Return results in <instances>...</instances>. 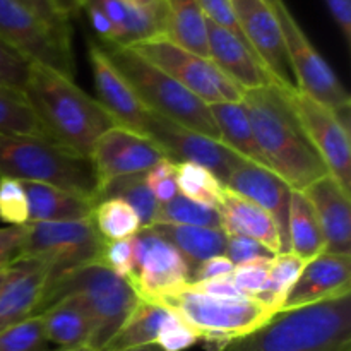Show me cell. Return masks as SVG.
I'll list each match as a JSON object with an SVG mask.
<instances>
[{
    "label": "cell",
    "mask_w": 351,
    "mask_h": 351,
    "mask_svg": "<svg viewBox=\"0 0 351 351\" xmlns=\"http://www.w3.org/2000/svg\"><path fill=\"white\" fill-rule=\"evenodd\" d=\"M144 136L156 141L175 163H194L211 171L223 185L233 168L243 160L226 147L221 141L187 129L147 110Z\"/></svg>",
    "instance_id": "5bb4252c"
},
{
    "label": "cell",
    "mask_w": 351,
    "mask_h": 351,
    "mask_svg": "<svg viewBox=\"0 0 351 351\" xmlns=\"http://www.w3.org/2000/svg\"><path fill=\"white\" fill-rule=\"evenodd\" d=\"M295 113L311 139L312 146L324 161L329 175L351 195V141L350 129L341 123L336 112L315 101L298 89H288Z\"/></svg>",
    "instance_id": "4fadbf2b"
},
{
    "label": "cell",
    "mask_w": 351,
    "mask_h": 351,
    "mask_svg": "<svg viewBox=\"0 0 351 351\" xmlns=\"http://www.w3.org/2000/svg\"><path fill=\"white\" fill-rule=\"evenodd\" d=\"M264 2H266L269 7H274L278 2H280V0H264Z\"/></svg>",
    "instance_id": "91938a15"
},
{
    "label": "cell",
    "mask_w": 351,
    "mask_h": 351,
    "mask_svg": "<svg viewBox=\"0 0 351 351\" xmlns=\"http://www.w3.org/2000/svg\"><path fill=\"white\" fill-rule=\"evenodd\" d=\"M27 221H75L91 218L95 202L77 194L36 182H23Z\"/></svg>",
    "instance_id": "484cf974"
},
{
    "label": "cell",
    "mask_w": 351,
    "mask_h": 351,
    "mask_svg": "<svg viewBox=\"0 0 351 351\" xmlns=\"http://www.w3.org/2000/svg\"><path fill=\"white\" fill-rule=\"evenodd\" d=\"M208 48L209 58L243 91L274 82L256 53L242 40L209 21Z\"/></svg>",
    "instance_id": "603a6c76"
},
{
    "label": "cell",
    "mask_w": 351,
    "mask_h": 351,
    "mask_svg": "<svg viewBox=\"0 0 351 351\" xmlns=\"http://www.w3.org/2000/svg\"><path fill=\"white\" fill-rule=\"evenodd\" d=\"M242 105L264 163L283 178L291 191H304L329 175L295 113L288 89L278 82L245 89Z\"/></svg>",
    "instance_id": "6da1fadb"
},
{
    "label": "cell",
    "mask_w": 351,
    "mask_h": 351,
    "mask_svg": "<svg viewBox=\"0 0 351 351\" xmlns=\"http://www.w3.org/2000/svg\"><path fill=\"white\" fill-rule=\"evenodd\" d=\"M19 2H23V3H24V5H26V7H29V9H31V10H33V12H34V7H33V0H19ZM34 14H36V12H34Z\"/></svg>",
    "instance_id": "6f0895ef"
},
{
    "label": "cell",
    "mask_w": 351,
    "mask_h": 351,
    "mask_svg": "<svg viewBox=\"0 0 351 351\" xmlns=\"http://www.w3.org/2000/svg\"><path fill=\"white\" fill-rule=\"evenodd\" d=\"M0 40L33 64L74 79L71 33L51 27L19 0H0Z\"/></svg>",
    "instance_id": "30bf717a"
},
{
    "label": "cell",
    "mask_w": 351,
    "mask_h": 351,
    "mask_svg": "<svg viewBox=\"0 0 351 351\" xmlns=\"http://www.w3.org/2000/svg\"><path fill=\"white\" fill-rule=\"evenodd\" d=\"M75 7H93L105 16L113 31V45L132 47L141 41L165 36L167 3L144 7L127 0H74Z\"/></svg>",
    "instance_id": "7402d4cb"
},
{
    "label": "cell",
    "mask_w": 351,
    "mask_h": 351,
    "mask_svg": "<svg viewBox=\"0 0 351 351\" xmlns=\"http://www.w3.org/2000/svg\"><path fill=\"white\" fill-rule=\"evenodd\" d=\"M89 158L99 178V187L113 178L144 175L161 160H171L156 141L120 125H113L98 137Z\"/></svg>",
    "instance_id": "9a60e30c"
},
{
    "label": "cell",
    "mask_w": 351,
    "mask_h": 351,
    "mask_svg": "<svg viewBox=\"0 0 351 351\" xmlns=\"http://www.w3.org/2000/svg\"><path fill=\"white\" fill-rule=\"evenodd\" d=\"M233 269H235V266L226 256L211 257V259H206L204 263L195 267L194 273L191 274V283L189 285L213 280H226V278H232Z\"/></svg>",
    "instance_id": "c3c4849f"
},
{
    "label": "cell",
    "mask_w": 351,
    "mask_h": 351,
    "mask_svg": "<svg viewBox=\"0 0 351 351\" xmlns=\"http://www.w3.org/2000/svg\"><path fill=\"white\" fill-rule=\"evenodd\" d=\"M165 38L195 55L209 58L208 19L197 0H165Z\"/></svg>",
    "instance_id": "f1b7e54d"
},
{
    "label": "cell",
    "mask_w": 351,
    "mask_h": 351,
    "mask_svg": "<svg viewBox=\"0 0 351 351\" xmlns=\"http://www.w3.org/2000/svg\"><path fill=\"white\" fill-rule=\"evenodd\" d=\"M50 351H95L89 346H82V348H74V350H50Z\"/></svg>",
    "instance_id": "9f6ffc18"
},
{
    "label": "cell",
    "mask_w": 351,
    "mask_h": 351,
    "mask_svg": "<svg viewBox=\"0 0 351 351\" xmlns=\"http://www.w3.org/2000/svg\"><path fill=\"white\" fill-rule=\"evenodd\" d=\"M91 219L105 242L132 239L141 230L136 211L120 199H101L96 202Z\"/></svg>",
    "instance_id": "e575fe53"
},
{
    "label": "cell",
    "mask_w": 351,
    "mask_h": 351,
    "mask_svg": "<svg viewBox=\"0 0 351 351\" xmlns=\"http://www.w3.org/2000/svg\"><path fill=\"white\" fill-rule=\"evenodd\" d=\"M0 134L50 139L23 91L0 84Z\"/></svg>",
    "instance_id": "836d02e7"
},
{
    "label": "cell",
    "mask_w": 351,
    "mask_h": 351,
    "mask_svg": "<svg viewBox=\"0 0 351 351\" xmlns=\"http://www.w3.org/2000/svg\"><path fill=\"white\" fill-rule=\"evenodd\" d=\"M147 228L153 230L156 235L171 243L182 254L191 274L206 259L225 256L226 235L221 228L171 225V223H153Z\"/></svg>",
    "instance_id": "4316f807"
},
{
    "label": "cell",
    "mask_w": 351,
    "mask_h": 351,
    "mask_svg": "<svg viewBox=\"0 0 351 351\" xmlns=\"http://www.w3.org/2000/svg\"><path fill=\"white\" fill-rule=\"evenodd\" d=\"M232 5L247 45L252 48L273 81L285 89H297L283 31L273 7L264 0H232Z\"/></svg>",
    "instance_id": "2e32d148"
},
{
    "label": "cell",
    "mask_w": 351,
    "mask_h": 351,
    "mask_svg": "<svg viewBox=\"0 0 351 351\" xmlns=\"http://www.w3.org/2000/svg\"><path fill=\"white\" fill-rule=\"evenodd\" d=\"M127 2L139 3V5H144V7H161V5H165V0H127Z\"/></svg>",
    "instance_id": "f5cc1de1"
},
{
    "label": "cell",
    "mask_w": 351,
    "mask_h": 351,
    "mask_svg": "<svg viewBox=\"0 0 351 351\" xmlns=\"http://www.w3.org/2000/svg\"><path fill=\"white\" fill-rule=\"evenodd\" d=\"M0 221L9 226L27 223V199L23 182L0 177Z\"/></svg>",
    "instance_id": "f35d334b"
},
{
    "label": "cell",
    "mask_w": 351,
    "mask_h": 351,
    "mask_svg": "<svg viewBox=\"0 0 351 351\" xmlns=\"http://www.w3.org/2000/svg\"><path fill=\"white\" fill-rule=\"evenodd\" d=\"M122 351H165V350H161L158 345H147V346H139V348H129Z\"/></svg>",
    "instance_id": "db71d44e"
},
{
    "label": "cell",
    "mask_w": 351,
    "mask_h": 351,
    "mask_svg": "<svg viewBox=\"0 0 351 351\" xmlns=\"http://www.w3.org/2000/svg\"><path fill=\"white\" fill-rule=\"evenodd\" d=\"M23 240V226H5V228H0V269L10 266L14 261L19 259Z\"/></svg>",
    "instance_id": "681fc988"
},
{
    "label": "cell",
    "mask_w": 351,
    "mask_h": 351,
    "mask_svg": "<svg viewBox=\"0 0 351 351\" xmlns=\"http://www.w3.org/2000/svg\"><path fill=\"white\" fill-rule=\"evenodd\" d=\"M225 256L233 263V266L254 259H273L274 254L257 240L240 235H226Z\"/></svg>",
    "instance_id": "f6af8a7d"
},
{
    "label": "cell",
    "mask_w": 351,
    "mask_h": 351,
    "mask_svg": "<svg viewBox=\"0 0 351 351\" xmlns=\"http://www.w3.org/2000/svg\"><path fill=\"white\" fill-rule=\"evenodd\" d=\"M175 177H177L178 192L184 197L211 208L219 204L223 184L209 170L199 165L180 161L175 167Z\"/></svg>",
    "instance_id": "d590c367"
},
{
    "label": "cell",
    "mask_w": 351,
    "mask_h": 351,
    "mask_svg": "<svg viewBox=\"0 0 351 351\" xmlns=\"http://www.w3.org/2000/svg\"><path fill=\"white\" fill-rule=\"evenodd\" d=\"M99 47L106 53L120 74L134 88L136 95L147 110L180 123L187 129L219 141L218 127L211 115L209 105L192 95L187 88L173 77L158 69L146 58L137 55L129 47L99 41Z\"/></svg>",
    "instance_id": "8992f818"
},
{
    "label": "cell",
    "mask_w": 351,
    "mask_h": 351,
    "mask_svg": "<svg viewBox=\"0 0 351 351\" xmlns=\"http://www.w3.org/2000/svg\"><path fill=\"white\" fill-rule=\"evenodd\" d=\"M64 297H75L93 322L89 348L101 351L132 314L139 297L125 278L101 263L75 267L48 283L38 314Z\"/></svg>",
    "instance_id": "5b68a950"
},
{
    "label": "cell",
    "mask_w": 351,
    "mask_h": 351,
    "mask_svg": "<svg viewBox=\"0 0 351 351\" xmlns=\"http://www.w3.org/2000/svg\"><path fill=\"white\" fill-rule=\"evenodd\" d=\"M273 9L283 31L288 60H290L298 91L305 93L315 101L332 110L351 106L348 89L339 81L324 57L315 50L293 14L288 10L287 3L280 0Z\"/></svg>",
    "instance_id": "8fae6325"
},
{
    "label": "cell",
    "mask_w": 351,
    "mask_h": 351,
    "mask_svg": "<svg viewBox=\"0 0 351 351\" xmlns=\"http://www.w3.org/2000/svg\"><path fill=\"white\" fill-rule=\"evenodd\" d=\"M351 295V256L321 254L305 264L285 300L283 311L307 307Z\"/></svg>",
    "instance_id": "ffe728a7"
},
{
    "label": "cell",
    "mask_w": 351,
    "mask_h": 351,
    "mask_svg": "<svg viewBox=\"0 0 351 351\" xmlns=\"http://www.w3.org/2000/svg\"><path fill=\"white\" fill-rule=\"evenodd\" d=\"M23 230L19 259L47 263L51 269L50 280L101 259L105 240L91 218L75 221H27Z\"/></svg>",
    "instance_id": "ba28073f"
},
{
    "label": "cell",
    "mask_w": 351,
    "mask_h": 351,
    "mask_svg": "<svg viewBox=\"0 0 351 351\" xmlns=\"http://www.w3.org/2000/svg\"><path fill=\"white\" fill-rule=\"evenodd\" d=\"M45 336L58 350H74L91 345L93 322L75 297H64L41 312Z\"/></svg>",
    "instance_id": "d4e9b609"
},
{
    "label": "cell",
    "mask_w": 351,
    "mask_h": 351,
    "mask_svg": "<svg viewBox=\"0 0 351 351\" xmlns=\"http://www.w3.org/2000/svg\"><path fill=\"white\" fill-rule=\"evenodd\" d=\"M209 110L218 127L219 141L243 160L266 167L242 101L215 103Z\"/></svg>",
    "instance_id": "f546056e"
},
{
    "label": "cell",
    "mask_w": 351,
    "mask_h": 351,
    "mask_svg": "<svg viewBox=\"0 0 351 351\" xmlns=\"http://www.w3.org/2000/svg\"><path fill=\"white\" fill-rule=\"evenodd\" d=\"M197 341L199 336L195 335L194 329L185 324L178 315H175L173 321L161 332L156 345L165 351H184L194 346Z\"/></svg>",
    "instance_id": "bcb514c9"
},
{
    "label": "cell",
    "mask_w": 351,
    "mask_h": 351,
    "mask_svg": "<svg viewBox=\"0 0 351 351\" xmlns=\"http://www.w3.org/2000/svg\"><path fill=\"white\" fill-rule=\"evenodd\" d=\"M154 223L221 228L218 209L211 208V206L199 204V202L184 197L182 194H177L171 201L165 202V204H158Z\"/></svg>",
    "instance_id": "8d00e7d4"
},
{
    "label": "cell",
    "mask_w": 351,
    "mask_h": 351,
    "mask_svg": "<svg viewBox=\"0 0 351 351\" xmlns=\"http://www.w3.org/2000/svg\"><path fill=\"white\" fill-rule=\"evenodd\" d=\"M192 288L202 291L206 295H211V297H242V291L233 285L232 278H226V280H213V281H202V283H192Z\"/></svg>",
    "instance_id": "816d5d0a"
},
{
    "label": "cell",
    "mask_w": 351,
    "mask_h": 351,
    "mask_svg": "<svg viewBox=\"0 0 351 351\" xmlns=\"http://www.w3.org/2000/svg\"><path fill=\"white\" fill-rule=\"evenodd\" d=\"M7 267H9V266H7ZM7 267L0 269V288H2L3 281H5V278H7Z\"/></svg>",
    "instance_id": "11a10c76"
},
{
    "label": "cell",
    "mask_w": 351,
    "mask_h": 351,
    "mask_svg": "<svg viewBox=\"0 0 351 351\" xmlns=\"http://www.w3.org/2000/svg\"><path fill=\"white\" fill-rule=\"evenodd\" d=\"M89 64H91L98 101L110 113L117 125L134 132L144 134L147 108L136 95L132 86L110 62L99 43H89Z\"/></svg>",
    "instance_id": "ac0fdd59"
},
{
    "label": "cell",
    "mask_w": 351,
    "mask_h": 351,
    "mask_svg": "<svg viewBox=\"0 0 351 351\" xmlns=\"http://www.w3.org/2000/svg\"><path fill=\"white\" fill-rule=\"evenodd\" d=\"M132 273L129 283L141 300L160 302L191 283V271L182 254L149 228L132 237Z\"/></svg>",
    "instance_id": "7c38bea8"
},
{
    "label": "cell",
    "mask_w": 351,
    "mask_h": 351,
    "mask_svg": "<svg viewBox=\"0 0 351 351\" xmlns=\"http://www.w3.org/2000/svg\"><path fill=\"white\" fill-rule=\"evenodd\" d=\"M51 269L38 259H17L0 288V331L38 314Z\"/></svg>",
    "instance_id": "d6986e66"
},
{
    "label": "cell",
    "mask_w": 351,
    "mask_h": 351,
    "mask_svg": "<svg viewBox=\"0 0 351 351\" xmlns=\"http://www.w3.org/2000/svg\"><path fill=\"white\" fill-rule=\"evenodd\" d=\"M132 261H134L132 239L105 242L99 263L105 264L108 269H112L113 273H117L119 276L125 278L127 281H129L130 273H132Z\"/></svg>",
    "instance_id": "7bdbcfd3"
},
{
    "label": "cell",
    "mask_w": 351,
    "mask_h": 351,
    "mask_svg": "<svg viewBox=\"0 0 351 351\" xmlns=\"http://www.w3.org/2000/svg\"><path fill=\"white\" fill-rule=\"evenodd\" d=\"M302 192L321 226L326 252L351 256V195L331 175H324Z\"/></svg>",
    "instance_id": "44dd1931"
},
{
    "label": "cell",
    "mask_w": 351,
    "mask_h": 351,
    "mask_svg": "<svg viewBox=\"0 0 351 351\" xmlns=\"http://www.w3.org/2000/svg\"><path fill=\"white\" fill-rule=\"evenodd\" d=\"M0 177L53 185L95 204L99 192L91 158L34 136L0 134Z\"/></svg>",
    "instance_id": "277c9868"
},
{
    "label": "cell",
    "mask_w": 351,
    "mask_h": 351,
    "mask_svg": "<svg viewBox=\"0 0 351 351\" xmlns=\"http://www.w3.org/2000/svg\"><path fill=\"white\" fill-rule=\"evenodd\" d=\"M225 235H240L257 240L274 256L281 254V237L276 223L267 211L249 199L223 187L221 199L216 206Z\"/></svg>",
    "instance_id": "cb8c5ba5"
},
{
    "label": "cell",
    "mask_w": 351,
    "mask_h": 351,
    "mask_svg": "<svg viewBox=\"0 0 351 351\" xmlns=\"http://www.w3.org/2000/svg\"><path fill=\"white\" fill-rule=\"evenodd\" d=\"M271 261L273 259H254L235 266L232 274L233 285L247 297H256L266 283Z\"/></svg>",
    "instance_id": "b9f144b4"
},
{
    "label": "cell",
    "mask_w": 351,
    "mask_h": 351,
    "mask_svg": "<svg viewBox=\"0 0 351 351\" xmlns=\"http://www.w3.org/2000/svg\"><path fill=\"white\" fill-rule=\"evenodd\" d=\"M146 175V173H144ZM144 175H132V177H120L105 182L99 187L98 199H120L127 202L136 211L141 221V228H147L156 219L158 201L144 182Z\"/></svg>",
    "instance_id": "d6a6232c"
},
{
    "label": "cell",
    "mask_w": 351,
    "mask_h": 351,
    "mask_svg": "<svg viewBox=\"0 0 351 351\" xmlns=\"http://www.w3.org/2000/svg\"><path fill=\"white\" fill-rule=\"evenodd\" d=\"M332 19L338 24L346 43H351V0H326Z\"/></svg>",
    "instance_id": "f907efd6"
},
{
    "label": "cell",
    "mask_w": 351,
    "mask_h": 351,
    "mask_svg": "<svg viewBox=\"0 0 351 351\" xmlns=\"http://www.w3.org/2000/svg\"><path fill=\"white\" fill-rule=\"evenodd\" d=\"M305 264L307 263L304 259H300V257L291 252L274 256L273 261H271L266 283H264L263 290L254 298H257L261 304L266 305L274 314L281 312L283 311L285 300H287L293 285L297 283Z\"/></svg>",
    "instance_id": "1f68e13d"
},
{
    "label": "cell",
    "mask_w": 351,
    "mask_h": 351,
    "mask_svg": "<svg viewBox=\"0 0 351 351\" xmlns=\"http://www.w3.org/2000/svg\"><path fill=\"white\" fill-rule=\"evenodd\" d=\"M288 243L290 252L305 263L326 252L324 237L319 226L311 202L302 191L291 192L290 215H288Z\"/></svg>",
    "instance_id": "4dcf8cb0"
},
{
    "label": "cell",
    "mask_w": 351,
    "mask_h": 351,
    "mask_svg": "<svg viewBox=\"0 0 351 351\" xmlns=\"http://www.w3.org/2000/svg\"><path fill=\"white\" fill-rule=\"evenodd\" d=\"M341 351H351V346H348V348H345V350H341Z\"/></svg>",
    "instance_id": "94428289"
},
{
    "label": "cell",
    "mask_w": 351,
    "mask_h": 351,
    "mask_svg": "<svg viewBox=\"0 0 351 351\" xmlns=\"http://www.w3.org/2000/svg\"><path fill=\"white\" fill-rule=\"evenodd\" d=\"M41 315H31L0 331V351H50Z\"/></svg>",
    "instance_id": "74e56055"
},
{
    "label": "cell",
    "mask_w": 351,
    "mask_h": 351,
    "mask_svg": "<svg viewBox=\"0 0 351 351\" xmlns=\"http://www.w3.org/2000/svg\"><path fill=\"white\" fill-rule=\"evenodd\" d=\"M351 346V295L281 311L216 351H341Z\"/></svg>",
    "instance_id": "3957f363"
},
{
    "label": "cell",
    "mask_w": 351,
    "mask_h": 351,
    "mask_svg": "<svg viewBox=\"0 0 351 351\" xmlns=\"http://www.w3.org/2000/svg\"><path fill=\"white\" fill-rule=\"evenodd\" d=\"M33 7L34 12L51 27L62 33H71V10L64 0H33Z\"/></svg>",
    "instance_id": "7dc6e473"
},
{
    "label": "cell",
    "mask_w": 351,
    "mask_h": 351,
    "mask_svg": "<svg viewBox=\"0 0 351 351\" xmlns=\"http://www.w3.org/2000/svg\"><path fill=\"white\" fill-rule=\"evenodd\" d=\"M175 312L156 302L141 300L134 307L122 328L101 351H122L156 345L161 332L175 319Z\"/></svg>",
    "instance_id": "83f0119b"
},
{
    "label": "cell",
    "mask_w": 351,
    "mask_h": 351,
    "mask_svg": "<svg viewBox=\"0 0 351 351\" xmlns=\"http://www.w3.org/2000/svg\"><path fill=\"white\" fill-rule=\"evenodd\" d=\"M175 167H177V163L167 158V160H161L160 163L154 165L144 175V182L158 201V204H165V202L171 201L177 194H180L177 177H175Z\"/></svg>",
    "instance_id": "60d3db41"
},
{
    "label": "cell",
    "mask_w": 351,
    "mask_h": 351,
    "mask_svg": "<svg viewBox=\"0 0 351 351\" xmlns=\"http://www.w3.org/2000/svg\"><path fill=\"white\" fill-rule=\"evenodd\" d=\"M129 48L167 72L206 105L242 101L243 89L223 74L211 58L192 53L165 36L141 41Z\"/></svg>",
    "instance_id": "9c48e42d"
},
{
    "label": "cell",
    "mask_w": 351,
    "mask_h": 351,
    "mask_svg": "<svg viewBox=\"0 0 351 351\" xmlns=\"http://www.w3.org/2000/svg\"><path fill=\"white\" fill-rule=\"evenodd\" d=\"M158 304L175 312L194 329L199 339L215 343L218 348L256 331L276 315L254 297H211L191 285L161 298Z\"/></svg>",
    "instance_id": "52a82bcc"
},
{
    "label": "cell",
    "mask_w": 351,
    "mask_h": 351,
    "mask_svg": "<svg viewBox=\"0 0 351 351\" xmlns=\"http://www.w3.org/2000/svg\"><path fill=\"white\" fill-rule=\"evenodd\" d=\"M223 187L249 199L254 204L269 213L280 230L281 250H283L281 254L290 252L288 215H290V201L293 191L283 178L278 177L267 167L242 160L233 168Z\"/></svg>",
    "instance_id": "e0dca14e"
},
{
    "label": "cell",
    "mask_w": 351,
    "mask_h": 351,
    "mask_svg": "<svg viewBox=\"0 0 351 351\" xmlns=\"http://www.w3.org/2000/svg\"><path fill=\"white\" fill-rule=\"evenodd\" d=\"M64 2L65 3H67V7H69V10H71V12H72V9H74V0H64Z\"/></svg>",
    "instance_id": "680465c9"
},
{
    "label": "cell",
    "mask_w": 351,
    "mask_h": 351,
    "mask_svg": "<svg viewBox=\"0 0 351 351\" xmlns=\"http://www.w3.org/2000/svg\"><path fill=\"white\" fill-rule=\"evenodd\" d=\"M33 62L0 40V84L24 91Z\"/></svg>",
    "instance_id": "ab89813d"
},
{
    "label": "cell",
    "mask_w": 351,
    "mask_h": 351,
    "mask_svg": "<svg viewBox=\"0 0 351 351\" xmlns=\"http://www.w3.org/2000/svg\"><path fill=\"white\" fill-rule=\"evenodd\" d=\"M197 3L209 23L230 31V33L235 34L239 40H242L243 43L247 45L245 38H243L242 34V29H240L239 21H237L232 0H197ZM247 47H249V45H247ZM250 50H252V48H250Z\"/></svg>",
    "instance_id": "ee69618b"
},
{
    "label": "cell",
    "mask_w": 351,
    "mask_h": 351,
    "mask_svg": "<svg viewBox=\"0 0 351 351\" xmlns=\"http://www.w3.org/2000/svg\"><path fill=\"white\" fill-rule=\"evenodd\" d=\"M23 93L47 136L84 156L103 132L117 125L101 103L82 91L74 79L45 65H31Z\"/></svg>",
    "instance_id": "7a4b0ae2"
}]
</instances>
